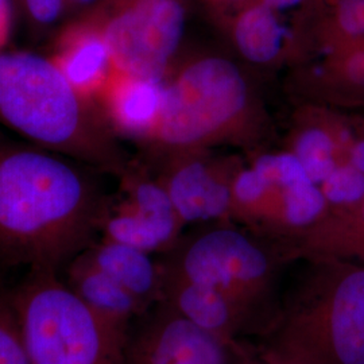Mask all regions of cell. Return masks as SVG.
Returning a JSON list of instances; mask_svg holds the SVG:
<instances>
[{
    "label": "cell",
    "mask_w": 364,
    "mask_h": 364,
    "mask_svg": "<svg viewBox=\"0 0 364 364\" xmlns=\"http://www.w3.org/2000/svg\"><path fill=\"white\" fill-rule=\"evenodd\" d=\"M92 221L84 182L52 156L21 151L0 161V260L53 269L77 251Z\"/></svg>",
    "instance_id": "cell-1"
},
{
    "label": "cell",
    "mask_w": 364,
    "mask_h": 364,
    "mask_svg": "<svg viewBox=\"0 0 364 364\" xmlns=\"http://www.w3.org/2000/svg\"><path fill=\"white\" fill-rule=\"evenodd\" d=\"M350 164L364 173V138L352 144L350 149Z\"/></svg>",
    "instance_id": "cell-29"
},
{
    "label": "cell",
    "mask_w": 364,
    "mask_h": 364,
    "mask_svg": "<svg viewBox=\"0 0 364 364\" xmlns=\"http://www.w3.org/2000/svg\"><path fill=\"white\" fill-rule=\"evenodd\" d=\"M134 210L154 223L168 239L177 228L178 215L171 203L169 192L156 183H141L134 193Z\"/></svg>",
    "instance_id": "cell-20"
},
{
    "label": "cell",
    "mask_w": 364,
    "mask_h": 364,
    "mask_svg": "<svg viewBox=\"0 0 364 364\" xmlns=\"http://www.w3.org/2000/svg\"><path fill=\"white\" fill-rule=\"evenodd\" d=\"M304 0H262V4L270 7L272 10H287L293 9Z\"/></svg>",
    "instance_id": "cell-30"
},
{
    "label": "cell",
    "mask_w": 364,
    "mask_h": 364,
    "mask_svg": "<svg viewBox=\"0 0 364 364\" xmlns=\"http://www.w3.org/2000/svg\"><path fill=\"white\" fill-rule=\"evenodd\" d=\"M76 1H78V3H90L92 0H76Z\"/></svg>",
    "instance_id": "cell-31"
},
{
    "label": "cell",
    "mask_w": 364,
    "mask_h": 364,
    "mask_svg": "<svg viewBox=\"0 0 364 364\" xmlns=\"http://www.w3.org/2000/svg\"><path fill=\"white\" fill-rule=\"evenodd\" d=\"M129 333L124 364H225L227 341L159 301Z\"/></svg>",
    "instance_id": "cell-8"
},
{
    "label": "cell",
    "mask_w": 364,
    "mask_h": 364,
    "mask_svg": "<svg viewBox=\"0 0 364 364\" xmlns=\"http://www.w3.org/2000/svg\"><path fill=\"white\" fill-rule=\"evenodd\" d=\"M174 311L225 341L243 331L231 304L219 291L161 273V299Z\"/></svg>",
    "instance_id": "cell-9"
},
{
    "label": "cell",
    "mask_w": 364,
    "mask_h": 364,
    "mask_svg": "<svg viewBox=\"0 0 364 364\" xmlns=\"http://www.w3.org/2000/svg\"><path fill=\"white\" fill-rule=\"evenodd\" d=\"M77 96L52 61L0 54V114L27 136L50 144L72 139L80 124Z\"/></svg>",
    "instance_id": "cell-5"
},
{
    "label": "cell",
    "mask_w": 364,
    "mask_h": 364,
    "mask_svg": "<svg viewBox=\"0 0 364 364\" xmlns=\"http://www.w3.org/2000/svg\"><path fill=\"white\" fill-rule=\"evenodd\" d=\"M255 169L266 177L272 185H279L282 189L312 181L296 154L260 156ZM313 182V181H312Z\"/></svg>",
    "instance_id": "cell-23"
},
{
    "label": "cell",
    "mask_w": 364,
    "mask_h": 364,
    "mask_svg": "<svg viewBox=\"0 0 364 364\" xmlns=\"http://www.w3.org/2000/svg\"><path fill=\"white\" fill-rule=\"evenodd\" d=\"M338 81L352 93L364 95V42L343 39H338Z\"/></svg>",
    "instance_id": "cell-24"
},
{
    "label": "cell",
    "mask_w": 364,
    "mask_h": 364,
    "mask_svg": "<svg viewBox=\"0 0 364 364\" xmlns=\"http://www.w3.org/2000/svg\"><path fill=\"white\" fill-rule=\"evenodd\" d=\"M237 49L252 63H269L281 52L284 30L274 10L264 4L250 7L235 25Z\"/></svg>",
    "instance_id": "cell-16"
},
{
    "label": "cell",
    "mask_w": 364,
    "mask_h": 364,
    "mask_svg": "<svg viewBox=\"0 0 364 364\" xmlns=\"http://www.w3.org/2000/svg\"><path fill=\"white\" fill-rule=\"evenodd\" d=\"M266 364H364V264L320 257L260 329Z\"/></svg>",
    "instance_id": "cell-2"
},
{
    "label": "cell",
    "mask_w": 364,
    "mask_h": 364,
    "mask_svg": "<svg viewBox=\"0 0 364 364\" xmlns=\"http://www.w3.org/2000/svg\"><path fill=\"white\" fill-rule=\"evenodd\" d=\"M0 364H28L14 308L13 291L0 287Z\"/></svg>",
    "instance_id": "cell-22"
},
{
    "label": "cell",
    "mask_w": 364,
    "mask_h": 364,
    "mask_svg": "<svg viewBox=\"0 0 364 364\" xmlns=\"http://www.w3.org/2000/svg\"><path fill=\"white\" fill-rule=\"evenodd\" d=\"M328 205L347 208L359 204L364 198V173L351 164H340L321 183Z\"/></svg>",
    "instance_id": "cell-21"
},
{
    "label": "cell",
    "mask_w": 364,
    "mask_h": 364,
    "mask_svg": "<svg viewBox=\"0 0 364 364\" xmlns=\"http://www.w3.org/2000/svg\"><path fill=\"white\" fill-rule=\"evenodd\" d=\"M10 4L9 0H0V48L6 43L10 34Z\"/></svg>",
    "instance_id": "cell-28"
},
{
    "label": "cell",
    "mask_w": 364,
    "mask_h": 364,
    "mask_svg": "<svg viewBox=\"0 0 364 364\" xmlns=\"http://www.w3.org/2000/svg\"><path fill=\"white\" fill-rule=\"evenodd\" d=\"M65 282L92 311L112 321L131 326L134 317L147 312L126 287L96 267L87 255L73 260Z\"/></svg>",
    "instance_id": "cell-10"
},
{
    "label": "cell",
    "mask_w": 364,
    "mask_h": 364,
    "mask_svg": "<svg viewBox=\"0 0 364 364\" xmlns=\"http://www.w3.org/2000/svg\"><path fill=\"white\" fill-rule=\"evenodd\" d=\"M247 95L246 81L231 61H197L164 88L159 135L176 146L197 144L232 122L246 107Z\"/></svg>",
    "instance_id": "cell-6"
},
{
    "label": "cell",
    "mask_w": 364,
    "mask_h": 364,
    "mask_svg": "<svg viewBox=\"0 0 364 364\" xmlns=\"http://www.w3.org/2000/svg\"><path fill=\"white\" fill-rule=\"evenodd\" d=\"M318 221L311 234V248L317 257L355 258L364 264V198L356 205L336 208Z\"/></svg>",
    "instance_id": "cell-14"
},
{
    "label": "cell",
    "mask_w": 364,
    "mask_h": 364,
    "mask_svg": "<svg viewBox=\"0 0 364 364\" xmlns=\"http://www.w3.org/2000/svg\"><path fill=\"white\" fill-rule=\"evenodd\" d=\"M168 192L178 218L185 221L219 218L231 203L230 188L213 178L198 162L178 170L170 181Z\"/></svg>",
    "instance_id": "cell-12"
},
{
    "label": "cell",
    "mask_w": 364,
    "mask_h": 364,
    "mask_svg": "<svg viewBox=\"0 0 364 364\" xmlns=\"http://www.w3.org/2000/svg\"><path fill=\"white\" fill-rule=\"evenodd\" d=\"M284 218L291 227H312L326 216L328 201L314 182H304L284 189Z\"/></svg>",
    "instance_id": "cell-19"
},
{
    "label": "cell",
    "mask_w": 364,
    "mask_h": 364,
    "mask_svg": "<svg viewBox=\"0 0 364 364\" xmlns=\"http://www.w3.org/2000/svg\"><path fill=\"white\" fill-rule=\"evenodd\" d=\"M270 188H273V185L255 168L252 170H245L235 180V198L240 204L251 205L263 198V196L266 195Z\"/></svg>",
    "instance_id": "cell-26"
},
{
    "label": "cell",
    "mask_w": 364,
    "mask_h": 364,
    "mask_svg": "<svg viewBox=\"0 0 364 364\" xmlns=\"http://www.w3.org/2000/svg\"><path fill=\"white\" fill-rule=\"evenodd\" d=\"M87 258L112 277L149 311L161 299V273L146 251L109 240Z\"/></svg>",
    "instance_id": "cell-11"
},
{
    "label": "cell",
    "mask_w": 364,
    "mask_h": 364,
    "mask_svg": "<svg viewBox=\"0 0 364 364\" xmlns=\"http://www.w3.org/2000/svg\"><path fill=\"white\" fill-rule=\"evenodd\" d=\"M185 28L178 0H132L102 34L120 75L161 82Z\"/></svg>",
    "instance_id": "cell-7"
},
{
    "label": "cell",
    "mask_w": 364,
    "mask_h": 364,
    "mask_svg": "<svg viewBox=\"0 0 364 364\" xmlns=\"http://www.w3.org/2000/svg\"><path fill=\"white\" fill-rule=\"evenodd\" d=\"M13 301L28 364H124L130 326L92 311L57 270H31Z\"/></svg>",
    "instance_id": "cell-3"
},
{
    "label": "cell",
    "mask_w": 364,
    "mask_h": 364,
    "mask_svg": "<svg viewBox=\"0 0 364 364\" xmlns=\"http://www.w3.org/2000/svg\"><path fill=\"white\" fill-rule=\"evenodd\" d=\"M105 231L109 240L139 248L146 252L156 250L169 242L154 223L134 209L120 212L111 218L107 221Z\"/></svg>",
    "instance_id": "cell-18"
},
{
    "label": "cell",
    "mask_w": 364,
    "mask_h": 364,
    "mask_svg": "<svg viewBox=\"0 0 364 364\" xmlns=\"http://www.w3.org/2000/svg\"><path fill=\"white\" fill-rule=\"evenodd\" d=\"M30 15L39 23L55 21L64 9L65 0H25Z\"/></svg>",
    "instance_id": "cell-27"
},
{
    "label": "cell",
    "mask_w": 364,
    "mask_h": 364,
    "mask_svg": "<svg viewBox=\"0 0 364 364\" xmlns=\"http://www.w3.org/2000/svg\"><path fill=\"white\" fill-rule=\"evenodd\" d=\"M162 96L159 82L122 75L111 93V109L123 129L144 132L158 123Z\"/></svg>",
    "instance_id": "cell-15"
},
{
    "label": "cell",
    "mask_w": 364,
    "mask_h": 364,
    "mask_svg": "<svg viewBox=\"0 0 364 364\" xmlns=\"http://www.w3.org/2000/svg\"><path fill=\"white\" fill-rule=\"evenodd\" d=\"M54 64L77 95H85L103 82L112 61L102 31L78 28L66 36Z\"/></svg>",
    "instance_id": "cell-13"
},
{
    "label": "cell",
    "mask_w": 364,
    "mask_h": 364,
    "mask_svg": "<svg viewBox=\"0 0 364 364\" xmlns=\"http://www.w3.org/2000/svg\"><path fill=\"white\" fill-rule=\"evenodd\" d=\"M164 274L219 291L234 308L243 329L259 324L262 329L272 316L267 311L274 290L272 260L234 230L203 235L186 250L178 269Z\"/></svg>",
    "instance_id": "cell-4"
},
{
    "label": "cell",
    "mask_w": 364,
    "mask_h": 364,
    "mask_svg": "<svg viewBox=\"0 0 364 364\" xmlns=\"http://www.w3.org/2000/svg\"><path fill=\"white\" fill-rule=\"evenodd\" d=\"M296 156L316 185L326 181L338 166L336 142L328 131L320 127L308 129L299 135Z\"/></svg>",
    "instance_id": "cell-17"
},
{
    "label": "cell",
    "mask_w": 364,
    "mask_h": 364,
    "mask_svg": "<svg viewBox=\"0 0 364 364\" xmlns=\"http://www.w3.org/2000/svg\"><path fill=\"white\" fill-rule=\"evenodd\" d=\"M335 27L338 39L364 42V0H338Z\"/></svg>",
    "instance_id": "cell-25"
}]
</instances>
